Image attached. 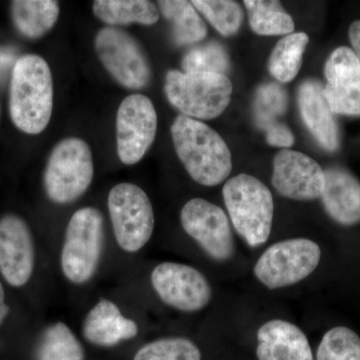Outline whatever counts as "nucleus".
I'll list each match as a JSON object with an SVG mask.
<instances>
[{
  "instance_id": "nucleus-1",
  "label": "nucleus",
  "mask_w": 360,
  "mask_h": 360,
  "mask_svg": "<svg viewBox=\"0 0 360 360\" xmlns=\"http://www.w3.org/2000/svg\"><path fill=\"white\" fill-rule=\"evenodd\" d=\"M172 136L177 156L194 181L215 186L231 174V150L219 132L205 123L177 116L172 125Z\"/></svg>"
},
{
  "instance_id": "nucleus-2",
  "label": "nucleus",
  "mask_w": 360,
  "mask_h": 360,
  "mask_svg": "<svg viewBox=\"0 0 360 360\" xmlns=\"http://www.w3.org/2000/svg\"><path fill=\"white\" fill-rule=\"evenodd\" d=\"M53 108V82L51 68L41 56L25 54L14 63L9 110L21 131L39 134L51 122Z\"/></svg>"
},
{
  "instance_id": "nucleus-3",
  "label": "nucleus",
  "mask_w": 360,
  "mask_h": 360,
  "mask_svg": "<svg viewBox=\"0 0 360 360\" xmlns=\"http://www.w3.org/2000/svg\"><path fill=\"white\" fill-rule=\"evenodd\" d=\"M224 200L234 229L251 248L269 240L274 220L271 191L252 175L240 174L225 182Z\"/></svg>"
},
{
  "instance_id": "nucleus-4",
  "label": "nucleus",
  "mask_w": 360,
  "mask_h": 360,
  "mask_svg": "<svg viewBox=\"0 0 360 360\" xmlns=\"http://www.w3.org/2000/svg\"><path fill=\"white\" fill-rule=\"evenodd\" d=\"M165 89L169 103L182 115L208 120L226 110L233 87L226 75L169 70Z\"/></svg>"
},
{
  "instance_id": "nucleus-5",
  "label": "nucleus",
  "mask_w": 360,
  "mask_h": 360,
  "mask_svg": "<svg viewBox=\"0 0 360 360\" xmlns=\"http://www.w3.org/2000/svg\"><path fill=\"white\" fill-rule=\"evenodd\" d=\"M104 221L94 207H84L71 217L61 250L63 274L70 283L84 284L96 272L103 255Z\"/></svg>"
},
{
  "instance_id": "nucleus-6",
  "label": "nucleus",
  "mask_w": 360,
  "mask_h": 360,
  "mask_svg": "<svg viewBox=\"0 0 360 360\" xmlns=\"http://www.w3.org/2000/svg\"><path fill=\"white\" fill-rule=\"evenodd\" d=\"M94 167L89 144L77 137L63 139L51 151L44 172L49 200L68 205L78 200L94 179Z\"/></svg>"
},
{
  "instance_id": "nucleus-7",
  "label": "nucleus",
  "mask_w": 360,
  "mask_h": 360,
  "mask_svg": "<svg viewBox=\"0 0 360 360\" xmlns=\"http://www.w3.org/2000/svg\"><path fill=\"white\" fill-rule=\"evenodd\" d=\"M108 205L117 245L129 253L141 250L155 229V213L148 194L134 184L122 182L111 188Z\"/></svg>"
},
{
  "instance_id": "nucleus-8",
  "label": "nucleus",
  "mask_w": 360,
  "mask_h": 360,
  "mask_svg": "<svg viewBox=\"0 0 360 360\" xmlns=\"http://www.w3.org/2000/svg\"><path fill=\"white\" fill-rule=\"evenodd\" d=\"M321 250L307 238H291L270 245L258 258L255 276L269 290H278L300 283L321 262Z\"/></svg>"
},
{
  "instance_id": "nucleus-9",
  "label": "nucleus",
  "mask_w": 360,
  "mask_h": 360,
  "mask_svg": "<svg viewBox=\"0 0 360 360\" xmlns=\"http://www.w3.org/2000/svg\"><path fill=\"white\" fill-rule=\"evenodd\" d=\"M96 51L105 70L118 84L141 89L151 79L150 65L141 44L117 27H104L96 37Z\"/></svg>"
},
{
  "instance_id": "nucleus-10",
  "label": "nucleus",
  "mask_w": 360,
  "mask_h": 360,
  "mask_svg": "<svg viewBox=\"0 0 360 360\" xmlns=\"http://www.w3.org/2000/svg\"><path fill=\"white\" fill-rule=\"evenodd\" d=\"M180 222L184 231L212 259L227 262L233 257L236 243L231 222L219 205L193 198L182 207Z\"/></svg>"
},
{
  "instance_id": "nucleus-11",
  "label": "nucleus",
  "mask_w": 360,
  "mask_h": 360,
  "mask_svg": "<svg viewBox=\"0 0 360 360\" xmlns=\"http://www.w3.org/2000/svg\"><path fill=\"white\" fill-rule=\"evenodd\" d=\"M158 131V115L150 99L131 94L120 103L116 116V141L124 165L139 162L153 146Z\"/></svg>"
},
{
  "instance_id": "nucleus-12",
  "label": "nucleus",
  "mask_w": 360,
  "mask_h": 360,
  "mask_svg": "<svg viewBox=\"0 0 360 360\" xmlns=\"http://www.w3.org/2000/svg\"><path fill=\"white\" fill-rule=\"evenodd\" d=\"M153 290L172 309L196 312L210 304L212 290L206 277L193 266L162 262L151 274Z\"/></svg>"
},
{
  "instance_id": "nucleus-13",
  "label": "nucleus",
  "mask_w": 360,
  "mask_h": 360,
  "mask_svg": "<svg viewBox=\"0 0 360 360\" xmlns=\"http://www.w3.org/2000/svg\"><path fill=\"white\" fill-rule=\"evenodd\" d=\"M272 184L283 198L314 200L323 193L326 174L321 165L309 155L283 149L274 160Z\"/></svg>"
},
{
  "instance_id": "nucleus-14",
  "label": "nucleus",
  "mask_w": 360,
  "mask_h": 360,
  "mask_svg": "<svg viewBox=\"0 0 360 360\" xmlns=\"http://www.w3.org/2000/svg\"><path fill=\"white\" fill-rule=\"evenodd\" d=\"M35 251L32 231L15 214L0 219V274L14 288L25 285L34 270Z\"/></svg>"
},
{
  "instance_id": "nucleus-15",
  "label": "nucleus",
  "mask_w": 360,
  "mask_h": 360,
  "mask_svg": "<svg viewBox=\"0 0 360 360\" xmlns=\"http://www.w3.org/2000/svg\"><path fill=\"white\" fill-rule=\"evenodd\" d=\"M324 96L335 115H360V63L354 51L340 46L324 66Z\"/></svg>"
},
{
  "instance_id": "nucleus-16",
  "label": "nucleus",
  "mask_w": 360,
  "mask_h": 360,
  "mask_svg": "<svg viewBox=\"0 0 360 360\" xmlns=\"http://www.w3.org/2000/svg\"><path fill=\"white\" fill-rule=\"evenodd\" d=\"M324 86L316 79H307L298 87L300 115L310 134L322 148L335 153L340 148V135L335 113L324 96Z\"/></svg>"
},
{
  "instance_id": "nucleus-17",
  "label": "nucleus",
  "mask_w": 360,
  "mask_h": 360,
  "mask_svg": "<svg viewBox=\"0 0 360 360\" xmlns=\"http://www.w3.org/2000/svg\"><path fill=\"white\" fill-rule=\"evenodd\" d=\"M257 356L258 360H314L305 333L283 319L267 321L258 329Z\"/></svg>"
},
{
  "instance_id": "nucleus-18",
  "label": "nucleus",
  "mask_w": 360,
  "mask_h": 360,
  "mask_svg": "<svg viewBox=\"0 0 360 360\" xmlns=\"http://www.w3.org/2000/svg\"><path fill=\"white\" fill-rule=\"evenodd\" d=\"M326 186L321 195L326 213L345 226L360 224V182L341 167L324 170Z\"/></svg>"
},
{
  "instance_id": "nucleus-19",
  "label": "nucleus",
  "mask_w": 360,
  "mask_h": 360,
  "mask_svg": "<svg viewBox=\"0 0 360 360\" xmlns=\"http://www.w3.org/2000/svg\"><path fill=\"white\" fill-rule=\"evenodd\" d=\"M82 333L91 345L112 347L134 338L139 333V326L122 315L115 303L101 300L85 317Z\"/></svg>"
},
{
  "instance_id": "nucleus-20",
  "label": "nucleus",
  "mask_w": 360,
  "mask_h": 360,
  "mask_svg": "<svg viewBox=\"0 0 360 360\" xmlns=\"http://www.w3.org/2000/svg\"><path fill=\"white\" fill-rule=\"evenodd\" d=\"M11 14L18 32L28 39H39L58 21L59 6L52 0H16L11 2Z\"/></svg>"
},
{
  "instance_id": "nucleus-21",
  "label": "nucleus",
  "mask_w": 360,
  "mask_h": 360,
  "mask_svg": "<svg viewBox=\"0 0 360 360\" xmlns=\"http://www.w3.org/2000/svg\"><path fill=\"white\" fill-rule=\"evenodd\" d=\"M94 13L97 18L110 25L141 23L153 25L160 20V11L148 0H96Z\"/></svg>"
},
{
  "instance_id": "nucleus-22",
  "label": "nucleus",
  "mask_w": 360,
  "mask_h": 360,
  "mask_svg": "<svg viewBox=\"0 0 360 360\" xmlns=\"http://www.w3.org/2000/svg\"><path fill=\"white\" fill-rule=\"evenodd\" d=\"M158 6L162 15L174 26V41L179 45L194 44L201 41L207 28L193 4L186 0H161Z\"/></svg>"
},
{
  "instance_id": "nucleus-23",
  "label": "nucleus",
  "mask_w": 360,
  "mask_h": 360,
  "mask_svg": "<svg viewBox=\"0 0 360 360\" xmlns=\"http://www.w3.org/2000/svg\"><path fill=\"white\" fill-rule=\"evenodd\" d=\"M251 30L258 35H288L295 30V21L276 0H245Z\"/></svg>"
},
{
  "instance_id": "nucleus-24",
  "label": "nucleus",
  "mask_w": 360,
  "mask_h": 360,
  "mask_svg": "<svg viewBox=\"0 0 360 360\" xmlns=\"http://www.w3.org/2000/svg\"><path fill=\"white\" fill-rule=\"evenodd\" d=\"M309 42V35L304 32L291 33L279 40L269 61L272 77L283 84L291 82L302 68L303 54Z\"/></svg>"
},
{
  "instance_id": "nucleus-25",
  "label": "nucleus",
  "mask_w": 360,
  "mask_h": 360,
  "mask_svg": "<svg viewBox=\"0 0 360 360\" xmlns=\"http://www.w3.org/2000/svg\"><path fill=\"white\" fill-rule=\"evenodd\" d=\"M37 360H84L82 343L73 331L63 322L49 326L41 336L37 349Z\"/></svg>"
},
{
  "instance_id": "nucleus-26",
  "label": "nucleus",
  "mask_w": 360,
  "mask_h": 360,
  "mask_svg": "<svg viewBox=\"0 0 360 360\" xmlns=\"http://www.w3.org/2000/svg\"><path fill=\"white\" fill-rule=\"evenodd\" d=\"M193 6L224 37L236 34L243 25V11L231 0H193Z\"/></svg>"
},
{
  "instance_id": "nucleus-27",
  "label": "nucleus",
  "mask_w": 360,
  "mask_h": 360,
  "mask_svg": "<svg viewBox=\"0 0 360 360\" xmlns=\"http://www.w3.org/2000/svg\"><path fill=\"white\" fill-rule=\"evenodd\" d=\"M134 360H201V352L191 340L165 338L143 345Z\"/></svg>"
},
{
  "instance_id": "nucleus-28",
  "label": "nucleus",
  "mask_w": 360,
  "mask_h": 360,
  "mask_svg": "<svg viewBox=\"0 0 360 360\" xmlns=\"http://www.w3.org/2000/svg\"><path fill=\"white\" fill-rule=\"evenodd\" d=\"M316 360H360L359 336L345 326L330 329L319 343Z\"/></svg>"
},
{
  "instance_id": "nucleus-29",
  "label": "nucleus",
  "mask_w": 360,
  "mask_h": 360,
  "mask_svg": "<svg viewBox=\"0 0 360 360\" xmlns=\"http://www.w3.org/2000/svg\"><path fill=\"white\" fill-rule=\"evenodd\" d=\"M184 72H208L226 75L231 68L229 54L217 42L194 47L182 60Z\"/></svg>"
},
{
  "instance_id": "nucleus-30",
  "label": "nucleus",
  "mask_w": 360,
  "mask_h": 360,
  "mask_svg": "<svg viewBox=\"0 0 360 360\" xmlns=\"http://www.w3.org/2000/svg\"><path fill=\"white\" fill-rule=\"evenodd\" d=\"M288 94L276 84L262 85L255 97V120L260 129L279 122L277 118L288 110Z\"/></svg>"
},
{
  "instance_id": "nucleus-31",
  "label": "nucleus",
  "mask_w": 360,
  "mask_h": 360,
  "mask_svg": "<svg viewBox=\"0 0 360 360\" xmlns=\"http://www.w3.org/2000/svg\"><path fill=\"white\" fill-rule=\"evenodd\" d=\"M262 130L265 132V139L269 146L288 149L295 143V135L285 123H274Z\"/></svg>"
},
{
  "instance_id": "nucleus-32",
  "label": "nucleus",
  "mask_w": 360,
  "mask_h": 360,
  "mask_svg": "<svg viewBox=\"0 0 360 360\" xmlns=\"http://www.w3.org/2000/svg\"><path fill=\"white\" fill-rule=\"evenodd\" d=\"M348 35L352 46V51L360 63V20H355L352 23Z\"/></svg>"
},
{
  "instance_id": "nucleus-33",
  "label": "nucleus",
  "mask_w": 360,
  "mask_h": 360,
  "mask_svg": "<svg viewBox=\"0 0 360 360\" xmlns=\"http://www.w3.org/2000/svg\"><path fill=\"white\" fill-rule=\"evenodd\" d=\"M14 56L6 51H0V80L4 77L9 68L13 65Z\"/></svg>"
},
{
  "instance_id": "nucleus-34",
  "label": "nucleus",
  "mask_w": 360,
  "mask_h": 360,
  "mask_svg": "<svg viewBox=\"0 0 360 360\" xmlns=\"http://www.w3.org/2000/svg\"><path fill=\"white\" fill-rule=\"evenodd\" d=\"M9 314V307L6 302V292H4V285L0 283V326H2L4 321Z\"/></svg>"
}]
</instances>
